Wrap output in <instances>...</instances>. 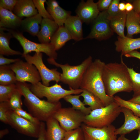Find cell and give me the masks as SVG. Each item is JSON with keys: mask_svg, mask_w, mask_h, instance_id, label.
<instances>
[{"mask_svg": "<svg viewBox=\"0 0 140 140\" xmlns=\"http://www.w3.org/2000/svg\"><path fill=\"white\" fill-rule=\"evenodd\" d=\"M122 56L120 62L105 64L103 68L102 78L106 92L111 97L119 92L132 91L128 67L123 62Z\"/></svg>", "mask_w": 140, "mask_h": 140, "instance_id": "6da1fadb", "label": "cell"}, {"mask_svg": "<svg viewBox=\"0 0 140 140\" xmlns=\"http://www.w3.org/2000/svg\"><path fill=\"white\" fill-rule=\"evenodd\" d=\"M16 84L24 97V103L29 113L40 121L46 122L62 107L60 101L53 103L40 99L32 93L29 85L26 82H17Z\"/></svg>", "mask_w": 140, "mask_h": 140, "instance_id": "7a4b0ae2", "label": "cell"}, {"mask_svg": "<svg viewBox=\"0 0 140 140\" xmlns=\"http://www.w3.org/2000/svg\"><path fill=\"white\" fill-rule=\"evenodd\" d=\"M105 63L99 59L93 61L83 75L80 88L87 90L98 97L105 106L114 101L106 93L102 78Z\"/></svg>", "mask_w": 140, "mask_h": 140, "instance_id": "3957f363", "label": "cell"}, {"mask_svg": "<svg viewBox=\"0 0 140 140\" xmlns=\"http://www.w3.org/2000/svg\"><path fill=\"white\" fill-rule=\"evenodd\" d=\"M50 64L60 68L62 69L60 81L67 85L70 89L80 88L83 75L87 68L93 62L92 58L89 56L80 64L72 66L68 64L62 65L57 62L55 59H47Z\"/></svg>", "mask_w": 140, "mask_h": 140, "instance_id": "277c9868", "label": "cell"}, {"mask_svg": "<svg viewBox=\"0 0 140 140\" xmlns=\"http://www.w3.org/2000/svg\"><path fill=\"white\" fill-rule=\"evenodd\" d=\"M121 112V107L114 101L109 105L91 111L85 116L83 123L92 127L101 128L109 126Z\"/></svg>", "mask_w": 140, "mask_h": 140, "instance_id": "5b68a950", "label": "cell"}, {"mask_svg": "<svg viewBox=\"0 0 140 140\" xmlns=\"http://www.w3.org/2000/svg\"><path fill=\"white\" fill-rule=\"evenodd\" d=\"M29 87L31 91L38 97H45L47 101L53 103L59 102L61 99L69 95L80 94L83 91L80 88L66 90L57 83L51 86H47L40 82L34 85H29Z\"/></svg>", "mask_w": 140, "mask_h": 140, "instance_id": "8992f818", "label": "cell"}, {"mask_svg": "<svg viewBox=\"0 0 140 140\" xmlns=\"http://www.w3.org/2000/svg\"><path fill=\"white\" fill-rule=\"evenodd\" d=\"M85 116L72 107H61L54 113L52 117L58 121L62 129L67 131L80 127Z\"/></svg>", "mask_w": 140, "mask_h": 140, "instance_id": "52a82bcc", "label": "cell"}, {"mask_svg": "<svg viewBox=\"0 0 140 140\" xmlns=\"http://www.w3.org/2000/svg\"><path fill=\"white\" fill-rule=\"evenodd\" d=\"M10 32L18 40L22 47L23 52L22 55L28 54L32 52H35L36 53H44L50 58L57 59V53L53 46L50 43H37L26 38L21 32L11 30Z\"/></svg>", "mask_w": 140, "mask_h": 140, "instance_id": "ba28073f", "label": "cell"}, {"mask_svg": "<svg viewBox=\"0 0 140 140\" xmlns=\"http://www.w3.org/2000/svg\"><path fill=\"white\" fill-rule=\"evenodd\" d=\"M22 56L26 61L36 66L44 85L49 86L51 81H55L57 83L60 81L61 73L57 71L56 68L50 69L46 67L43 61L42 53H35L32 56L29 54Z\"/></svg>", "mask_w": 140, "mask_h": 140, "instance_id": "9c48e42d", "label": "cell"}, {"mask_svg": "<svg viewBox=\"0 0 140 140\" xmlns=\"http://www.w3.org/2000/svg\"><path fill=\"white\" fill-rule=\"evenodd\" d=\"M109 16L107 11L100 12L92 22L90 31L84 39H94L101 41L111 37L114 32L110 26Z\"/></svg>", "mask_w": 140, "mask_h": 140, "instance_id": "30bf717a", "label": "cell"}, {"mask_svg": "<svg viewBox=\"0 0 140 140\" xmlns=\"http://www.w3.org/2000/svg\"><path fill=\"white\" fill-rule=\"evenodd\" d=\"M9 65L15 73L17 82H28L34 85L41 80L38 71L33 64L20 60Z\"/></svg>", "mask_w": 140, "mask_h": 140, "instance_id": "8fae6325", "label": "cell"}, {"mask_svg": "<svg viewBox=\"0 0 140 140\" xmlns=\"http://www.w3.org/2000/svg\"><path fill=\"white\" fill-rule=\"evenodd\" d=\"M7 117L8 124L18 132L30 137H38L40 125H37L30 122L11 109L8 112Z\"/></svg>", "mask_w": 140, "mask_h": 140, "instance_id": "7c38bea8", "label": "cell"}, {"mask_svg": "<svg viewBox=\"0 0 140 140\" xmlns=\"http://www.w3.org/2000/svg\"><path fill=\"white\" fill-rule=\"evenodd\" d=\"M84 140H118L115 134L116 128L113 125L101 128L88 126L84 123L81 125Z\"/></svg>", "mask_w": 140, "mask_h": 140, "instance_id": "4fadbf2b", "label": "cell"}, {"mask_svg": "<svg viewBox=\"0 0 140 140\" xmlns=\"http://www.w3.org/2000/svg\"><path fill=\"white\" fill-rule=\"evenodd\" d=\"M77 15L83 23H92L97 17L100 12L97 3L93 0H88L86 2L82 0L76 10Z\"/></svg>", "mask_w": 140, "mask_h": 140, "instance_id": "5bb4252c", "label": "cell"}, {"mask_svg": "<svg viewBox=\"0 0 140 140\" xmlns=\"http://www.w3.org/2000/svg\"><path fill=\"white\" fill-rule=\"evenodd\" d=\"M121 112L124 117L123 124L116 129L115 134L117 135H125L135 130H140V117L135 115L129 109L121 107Z\"/></svg>", "mask_w": 140, "mask_h": 140, "instance_id": "9a60e30c", "label": "cell"}, {"mask_svg": "<svg viewBox=\"0 0 140 140\" xmlns=\"http://www.w3.org/2000/svg\"><path fill=\"white\" fill-rule=\"evenodd\" d=\"M47 10L53 20L59 26H64L67 18L71 16V12L60 7L55 0H48L46 2Z\"/></svg>", "mask_w": 140, "mask_h": 140, "instance_id": "2e32d148", "label": "cell"}, {"mask_svg": "<svg viewBox=\"0 0 140 140\" xmlns=\"http://www.w3.org/2000/svg\"><path fill=\"white\" fill-rule=\"evenodd\" d=\"M59 27L53 20L43 18L40 29L37 36L39 41L42 43H48Z\"/></svg>", "mask_w": 140, "mask_h": 140, "instance_id": "e0dca14e", "label": "cell"}, {"mask_svg": "<svg viewBox=\"0 0 140 140\" xmlns=\"http://www.w3.org/2000/svg\"><path fill=\"white\" fill-rule=\"evenodd\" d=\"M82 22L77 16H70L65 21L64 26L70 34L72 39L76 41L83 39Z\"/></svg>", "mask_w": 140, "mask_h": 140, "instance_id": "ac0fdd59", "label": "cell"}, {"mask_svg": "<svg viewBox=\"0 0 140 140\" xmlns=\"http://www.w3.org/2000/svg\"><path fill=\"white\" fill-rule=\"evenodd\" d=\"M116 51L123 55L134 50L140 49V37L134 38L118 36L115 42Z\"/></svg>", "mask_w": 140, "mask_h": 140, "instance_id": "d6986e66", "label": "cell"}, {"mask_svg": "<svg viewBox=\"0 0 140 140\" xmlns=\"http://www.w3.org/2000/svg\"><path fill=\"white\" fill-rule=\"evenodd\" d=\"M22 18L13 12L0 7V27L13 30L20 27Z\"/></svg>", "mask_w": 140, "mask_h": 140, "instance_id": "ffe728a7", "label": "cell"}, {"mask_svg": "<svg viewBox=\"0 0 140 140\" xmlns=\"http://www.w3.org/2000/svg\"><path fill=\"white\" fill-rule=\"evenodd\" d=\"M13 12L21 18L29 17L38 13L33 0H18Z\"/></svg>", "mask_w": 140, "mask_h": 140, "instance_id": "44dd1931", "label": "cell"}, {"mask_svg": "<svg viewBox=\"0 0 140 140\" xmlns=\"http://www.w3.org/2000/svg\"><path fill=\"white\" fill-rule=\"evenodd\" d=\"M46 122V140H62L66 131L61 128L58 121L52 117Z\"/></svg>", "mask_w": 140, "mask_h": 140, "instance_id": "7402d4cb", "label": "cell"}, {"mask_svg": "<svg viewBox=\"0 0 140 140\" xmlns=\"http://www.w3.org/2000/svg\"><path fill=\"white\" fill-rule=\"evenodd\" d=\"M42 17L38 13L22 20L21 26L23 30L33 36H37L40 30Z\"/></svg>", "mask_w": 140, "mask_h": 140, "instance_id": "603a6c76", "label": "cell"}, {"mask_svg": "<svg viewBox=\"0 0 140 140\" xmlns=\"http://www.w3.org/2000/svg\"><path fill=\"white\" fill-rule=\"evenodd\" d=\"M125 26L127 30L126 37L132 38L135 34L140 33V17L133 10L127 12Z\"/></svg>", "mask_w": 140, "mask_h": 140, "instance_id": "cb8c5ba5", "label": "cell"}, {"mask_svg": "<svg viewBox=\"0 0 140 140\" xmlns=\"http://www.w3.org/2000/svg\"><path fill=\"white\" fill-rule=\"evenodd\" d=\"M127 12L120 11L113 16L109 15V20L111 28L114 32L121 37L125 36L124 30L127 16Z\"/></svg>", "mask_w": 140, "mask_h": 140, "instance_id": "d4e9b609", "label": "cell"}, {"mask_svg": "<svg viewBox=\"0 0 140 140\" xmlns=\"http://www.w3.org/2000/svg\"><path fill=\"white\" fill-rule=\"evenodd\" d=\"M72 39L70 34L64 25L59 26L50 43L56 51L62 48L67 42Z\"/></svg>", "mask_w": 140, "mask_h": 140, "instance_id": "484cf974", "label": "cell"}, {"mask_svg": "<svg viewBox=\"0 0 140 140\" xmlns=\"http://www.w3.org/2000/svg\"><path fill=\"white\" fill-rule=\"evenodd\" d=\"M3 28H0V54L6 56L22 55L20 52L12 49L9 46L10 40L13 36L10 32L6 33Z\"/></svg>", "mask_w": 140, "mask_h": 140, "instance_id": "4316f807", "label": "cell"}, {"mask_svg": "<svg viewBox=\"0 0 140 140\" xmlns=\"http://www.w3.org/2000/svg\"><path fill=\"white\" fill-rule=\"evenodd\" d=\"M80 95L83 98V102L89 106L92 110L105 106L98 97L87 90H83Z\"/></svg>", "mask_w": 140, "mask_h": 140, "instance_id": "83f0119b", "label": "cell"}, {"mask_svg": "<svg viewBox=\"0 0 140 140\" xmlns=\"http://www.w3.org/2000/svg\"><path fill=\"white\" fill-rule=\"evenodd\" d=\"M80 94L67 95L64 98L66 102L70 103L74 109L80 111L86 115L89 114L92 110L89 107H86L83 102H82L79 98L81 96Z\"/></svg>", "mask_w": 140, "mask_h": 140, "instance_id": "f1b7e54d", "label": "cell"}, {"mask_svg": "<svg viewBox=\"0 0 140 140\" xmlns=\"http://www.w3.org/2000/svg\"><path fill=\"white\" fill-rule=\"evenodd\" d=\"M17 82L14 72L9 65L0 66V84L7 85Z\"/></svg>", "mask_w": 140, "mask_h": 140, "instance_id": "f546056e", "label": "cell"}, {"mask_svg": "<svg viewBox=\"0 0 140 140\" xmlns=\"http://www.w3.org/2000/svg\"><path fill=\"white\" fill-rule=\"evenodd\" d=\"M114 101L121 107H124L131 110L136 116L140 117V104L126 100L118 96L114 97Z\"/></svg>", "mask_w": 140, "mask_h": 140, "instance_id": "4dcf8cb0", "label": "cell"}, {"mask_svg": "<svg viewBox=\"0 0 140 140\" xmlns=\"http://www.w3.org/2000/svg\"><path fill=\"white\" fill-rule=\"evenodd\" d=\"M128 69L131 80L133 97L140 95V73L135 71L133 68L128 67Z\"/></svg>", "mask_w": 140, "mask_h": 140, "instance_id": "1f68e13d", "label": "cell"}, {"mask_svg": "<svg viewBox=\"0 0 140 140\" xmlns=\"http://www.w3.org/2000/svg\"><path fill=\"white\" fill-rule=\"evenodd\" d=\"M17 88L16 84L7 85H0V102H8Z\"/></svg>", "mask_w": 140, "mask_h": 140, "instance_id": "d6a6232c", "label": "cell"}, {"mask_svg": "<svg viewBox=\"0 0 140 140\" xmlns=\"http://www.w3.org/2000/svg\"><path fill=\"white\" fill-rule=\"evenodd\" d=\"M22 96L21 92L17 88L8 102L10 109L14 111L22 109Z\"/></svg>", "mask_w": 140, "mask_h": 140, "instance_id": "836d02e7", "label": "cell"}, {"mask_svg": "<svg viewBox=\"0 0 140 140\" xmlns=\"http://www.w3.org/2000/svg\"><path fill=\"white\" fill-rule=\"evenodd\" d=\"M62 140H84V135L81 127L66 131Z\"/></svg>", "mask_w": 140, "mask_h": 140, "instance_id": "e575fe53", "label": "cell"}, {"mask_svg": "<svg viewBox=\"0 0 140 140\" xmlns=\"http://www.w3.org/2000/svg\"><path fill=\"white\" fill-rule=\"evenodd\" d=\"M33 1L38 13L43 18H49L53 20L45 7L44 4L46 2V0H33Z\"/></svg>", "mask_w": 140, "mask_h": 140, "instance_id": "d590c367", "label": "cell"}, {"mask_svg": "<svg viewBox=\"0 0 140 140\" xmlns=\"http://www.w3.org/2000/svg\"><path fill=\"white\" fill-rule=\"evenodd\" d=\"M10 109L8 102L0 103V121L2 122L8 124L7 114Z\"/></svg>", "mask_w": 140, "mask_h": 140, "instance_id": "8d00e7d4", "label": "cell"}, {"mask_svg": "<svg viewBox=\"0 0 140 140\" xmlns=\"http://www.w3.org/2000/svg\"><path fill=\"white\" fill-rule=\"evenodd\" d=\"M18 115L30 122L37 125H40L41 122L30 113L23 110L22 108L14 111Z\"/></svg>", "mask_w": 140, "mask_h": 140, "instance_id": "74e56055", "label": "cell"}, {"mask_svg": "<svg viewBox=\"0 0 140 140\" xmlns=\"http://www.w3.org/2000/svg\"><path fill=\"white\" fill-rule=\"evenodd\" d=\"M17 0H0V7L13 12Z\"/></svg>", "mask_w": 140, "mask_h": 140, "instance_id": "f35d334b", "label": "cell"}, {"mask_svg": "<svg viewBox=\"0 0 140 140\" xmlns=\"http://www.w3.org/2000/svg\"><path fill=\"white\" fill-rule=\"evenodd\" d=\"M120 3L119 0H113L108 9L107 12L110 16L116 15L120 12L118 8V5Z\"/></svg>", "mask_w": 140, "mask_h": 140, "instance_id": "ab89813d", "label": "cell"}, {"mask_svg": "<svg viewBox=\"0 0 140 140\" xmlns=\"http://www.w3.org/2000/svg\"><path fill=\"white\" fill-rule=\"evenodd\" d=\"M113 0H99L96 3L98 9L100 12L107 11Z\"/></svg>", "mask_w": 140, "mask_h": 140, "instance_id": "60d3db41", "label": "cell"}, {"mask_svg": "<svg viewBox=\"0 0 140 140\" xmlns=\"http://www.w3.org/2000/svg\"><path fill=\"white\" fill-rule=\"evenodd\" d=\"M19 58L9 59L4 57L3 55H0V66L9 65L12 63H15L20 60Z\"/></svg>", "mask_w": 140, "mask_h": 140, "instance_id": "b9f144b4", "label": "cell"}, {"mask_svg": "<svg viewBox=\"0 0 140 140\" xmlns=\"http://www.w3.org/2000/svg\"><path fill=\"white\" fill-rule=\"evenodd\" d=\"M46 125L44 122L41 121L40 125V132L37 140H46L45 134Z\"/></svg>", "mask_w": 140, "mask_h": 140, "instance_id": "7bdbcfd3", "label": "cell"}, {"mask_svg": "<svg viewBox=\"0 0 140 140\" xmlns=\"http://www.w3.org/2000/svg\"><path fill=\"white\" fill-rule=\"evenodd\" d=\"M133 7V10L137 14H140V0H135L131 3Z\"/></svg>", "mask_w": 140, "mask_h": 140, "instance_id": "ee69618b", "label": "cell"}, {"mask_svg": "<svg viewBox=\"0 0 140 140\" xmlns=\"http://www.w3.org/2000/svg\"><path fill=\"white\" fill-rule=\"evenodd\" d=\"M127 57H134L140 60V52L134 50L131 51L124 55Z\"/></svg>", "mask_w": 140, "mask_h": 140, "instance_id": "f6af8a7d", "label": "cell"}, {"mask_svg": "<svg viewBox=\"0 0 140 140\" xmlns=\"http://www.w3.org/2000/svg\"><path fill=\"white\" fill-rule=\"evenodd\" d=\"M128 100L130 102L140 104V95L133 97L132 98Z\"/></svg>", "mask_w": 140, "mask_h": 140, "instance_id": "bcb514c9", "label": "cell"}, {"mask_svg": "<svg viewBox=\"0 0 140 140\" xmlns=\"http://www.w3.org/2000/svg\"><path fill=\"white\" fill-rule=\"evenodd\" d=\"M133 9V6L131 3L129 2L125 3V10L127 12H130Z\"/></svg>", "mask_w": 140, "mask_h": 140, "instance_id": "7dc6e473", "label": "cell"}, {"mask_svg": "<svg viewBox=\"0 0 140 140\" xmlns=\"http://www.w3.org/2000/svg\"><path fill=\"white\" fill-rule=\"evenodd\" d=\"M9 132V130L7 128L2 130L0 131V138L2 139L5 135L8 134Z\"/></svg>", "mask_w": 140, "mask_h": 140, "instance_id": "c3c4849f", "label": "cell"}, {"mask_svg": "<svg viewBox=\"0 0 140 140\" xmlns=\"http://www.w3.org/2000/svg\"><path fill=\"white\" fill-rule=\"evenodd\" d=\"M138 136L137 138L134 140H140V130H138ZM118 140H131L126 138L125 135H121L118 138Z\"/></svg>", "mask_w": 140, "mask_h": 140, "instance_id": "681fc988", "label": "cell"}, {"mask_svg": "<svg viewBox=\"0 0 140 140\" xmlns=\"http://www.w3.org/2000/svg\"><path fill=\"white\" fill-rule=\"evenodd\" d=\"M118 8L121 11H125V3L123 2L120 3L118 5Z\"/></svg>", "mask_w": 140, "mask_h": 140, "instance_id": "f907efd6", "label": "cell"}, {"mask_svg": "<svg viewBox=\"0 0 140 140\" xmlns=\"http://www.w3.org/2000/svg\"><path fill=\"white\" fill-rule=\"evenodd\" d=\"M139 15L140 17V14H139Z\"/></svg>", "mask_w": 140, "mask_h": 140, "instance_id": "816d5d0a", "label": "cell"}]
</instances>
